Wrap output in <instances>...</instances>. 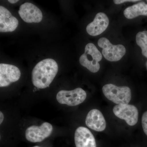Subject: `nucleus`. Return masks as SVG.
<instances>
[{"label":"nucleus","mask_w":147,"mask_h":147,"mask_svg":"<svg viewBox=\"0 0 147 147\" xmlns=\"http://www.w3.org/2000/svg\"><path fill=\"white\" fill-rule=\"evenodd\" d=\"M58 65L52 59L40 61L34 67L32 73V82L34 86L39 89L49 86L57 75Z\"/></svg>","instance_id":"obj_1"},{"label":"nucleus","mask_w":147,"mask_h":147,"mask_svg":"<svg viewBox=\"0 0 147 147\" xmlns=\"http://www.w3.org/2000/svg\"><path fill=\"white\" fill-rule=\"evenodd\" d=\"M104 96L117 105L128 104L131 99L130 89L127 86L118 87L113 84H106L102 88Z\"/></svg>","instance_id":"obj_2"},{"label":"nucleus","mask_w":147,"mask_h":147,"mask_svg":"<svg viewBox=\"0 0 147 147\" xmlns=\"http://www.w3.org/2000/svg\"><path fill=\"white\" fill-rule=\"evenodd\" d=\"M102 58V54L96 46L93 43H89L86 45L85 53L80 57L79 62L91 72L96 73L100 69L99 62Z\"/></svg>","instance_id":"obj_3"},{"label":"nucleus","mask_w":147,"mask_h":147,"mask_svg":"<svg viewBox=\"0 0 147 147\" xmlns=\"http://www.w3.org/2000/svg\"><path fill=\"white\" fill-rule=\"evenodd\" d=\"M98 45L102 49V53L106 60L111 62L119 61L126 53L123 45H114L106 38H101L98 41Z\"/></svg>","instance_id":"obj_4"},{"label":"nucleus","mask_w":147,"mask_h":147,"mask_svg":"<svg viewBox=\"0 0 147 147\" xmlns=\"http://www.w3.org/2000/svg\"><path fill=\"white\" fill-rule=\"evenodd\" d=\"M87 97L86 92L80 88L72 90H62L58 93L57 99L59 103L69 106H75L82 103Z\"/></svg>","instance_id":"obj_5"},{"label":"nucleus","mask_w":147,"mask_h":147,"mask_svg":"<svg viewBox=\"0 0 147 147\" xmlns=\"http://www.w3.org/2000/svg\"><path fill=\"white\" fill-rule=\"evenodd\" d=\"M53 130V126L48 122L43 123L39 126L32 125L26 130V139L32 143L42 142L50 136Z\"/></svg>","instance_id":"obj_6"},{"label":"nucleus","mask_w":147,"mask_h":147,"mask_svg":"<svg viewBox=\"0 0 147 147\" xmlns=\"http://www.w3.org/2000/svg\"><path fill=\"white\" fill-rule=\"evenodd\" d=\"M113 112L116 117L125 121L129 125L134 126L138 122L139 112L134 105H117L113 108Z\"/></svg>","instance_id":"obj_7"},{"label":"nucleus","mask_w":147,"mask_h":147,"mask_svg":"<svg viewBox=\"0 0 147 147\" xmlns=\"http://www.w3.org/2000/svg\"><path fill=\"white\" fill-rule=\"evenodd\" d=\"M21 73L16 66L7 64H0V87L8 86L11 83L18 81Z\"/></svg>","instance_id":"obj_8"},{"label":"nucleus","mask_w":147,"mask_h":147,"mask_svg":"<svg viewBox=\"0 0 147 147\" xmlns=\"http://www.w3.org/2000/svg\"><path fill=\"white\" fill-rule=\"evenodd\" d=\"M18 13L21 18L26 23H38L42 20L41 11L32 3L26 2L21 5Z\"/></svg>","instance_id":"obj_9"},{"label":"nucleus","mask_w":147,"mask_h":147,"mask_svg":"<svg viewBox=\"0 0 147 147\" xmlns=\"http://www.w3.org/2000/svg\"><path fill=\"white\" fill-rule=\"evenodd\" d=\"M109 24L108 16L105 13L99 12L96 15L94 21L87 26V32L90 35L96 36L105 31Z\"/></svg>","instance_id":"obj_10"},{"label":"nucleus","mask_w":147,"mask_h":147,"mask_svg":"<svg viewBox=\"0 0 147 147\" xmlns=\"http://www.w3.org/2000/svg\"><path fill=\"white\" fill-rule=\"evenodd\" d=\"M74 142L76 147H96L94 136L89 129L84 127L76 129Z\"/></svg>","instance_id":"obj_11"},{"label":"nucleus","mask_w":147,"mask_h":147,"mask_svg":"<svg viewBox=\"0 0 147 147\" xmlns=\"http://www.w3.org/2000/svg\"><path fill=\"white\" fill-rule=\"evenodd\" d=\"M18 19L12 16L10 11L2 6H0V32L14 31L18 26Z\"/></svg>","instance_id":"obj_12"},{"label":"nucleus","mask_w":147,"mask_h":147,"mask_svg":"<svg viewBox=\"0 0 147 147\" xmlns=\"http://www.w3.org/2000/svg\"><path fill=\"white\" fill-rule=\"evenodd\" d=\"M86 125L89 128L97 131L105 130L106 123L102 113L97 109L91 110L87 115Z\"/></svg>","instance_id":"obj_13"},{"label":"nucleus","mask_w":147,"mask_h":147,"mask_svg":"<svg viewBox=\"0 0 147 147\" xmlns=\"http://www.w3.org/2000/svg\"><path fill=\"white\" fill-rule=\"evenodd\" d=\"M124 15L128 19H133L139 16H147V4L141 2L129 7L125 9Z\"/></svg>","instance_id":"obj_14"},{"label":"nucleus","mask_w":147,"mask_h":147,"mask_svg":"<svg viewBox=\"0 0 147 147\" xmlns=\"http://www.w3.org/2000/svg\"><path fill=\"white\" fill-rule=\"evenodd\" d=\"M136 42L141 47L142 54L147 58V31L139 32L136 36Z\"/></svg>","instance_id":"obj_15"},{"label":"nucleus","mask_w":147,"mask_h":147,"mask_svg":"<svg viewBox=\"0 0 147 147\" xmlns=\"http://www.w3.org/2000/svg\"><path fill=\"white\" fill-rule=\"evenodd\" d=\"M142 125L145 134L147 136V111L143 114L142 117Z\"/></svg>","instance_id":"obj_16"},{"label":"nucleus","mask_w":147,"mask_h":147,"mask_svg":"<svg viewBox=\"0 0 147 147\" xmlns=\"http://www.w3.org/2000/svg\"><path fill=\"white\" fill-rule=\"evenodd\" d=\"M139 1V0H115L114 3L115 4L119 5L125 2H135Z\"/></svg>","instance_id":"obj_17"},{"label":"nucleus","mask_w":147,"mask_h":147,"mask_svg":"<svg viewBox=\"0 0 147 147\" xmlns=\"http://www.w3.org/2000/svg\"><path fill=\"white\" fill-rule=\"evenodd\" d=\"M4 118V116L3 114L1 112H0V124H1L2 123Z\"/></svg>","instance_id":"obj_18"},{"label":"nucleus","mask_w":147,"mask_h":147,"mask_svg":"<svg viewBox=\"0 0 147 147\" xmlns=\"http://www.w3.org/2000/svg\"><path fill=\"white\" fill-rule=\"evenodd\" d=\"M18 0H16V1H15V0H9L8 1L9 2L12 4L18 2Z\"/></svg>","instance_id":"obj_19"},{"label":"nucleus","mask_w":147,"mask_h":147,"mask_svg":"<svg viewBox=\"0 0 147 147\" xmlns=\"http://www.w3.org/2000/svg\"><path fill=\"white\" fill-rule=\"evenodd\" d=\"M33 147H40L38 146H34Z\"/></svg>","instance_id":"obj_20"},{"label":"nucleus","mask_w":147,"mask_h":147,"mask_svg":"<svg viewBox=\"0 0 147 147\" xmlns=\"http://www.w3.org/2000/svg\"><path fill=\"white\" fill-rule=\"evenodd\" d=\"M146 68L147 69V63H146Z\"/></svg>","instance_id":"obj_21"},{"label":"nucleus","mask_w":147,"mask_h":147,"mask_svg":"<svg viewBox=\"0 0 147 147\" xmlns=\"http://www.w3.org/2000/svg\"></svg>","instance_id":"obj_22"}]
</instances>
